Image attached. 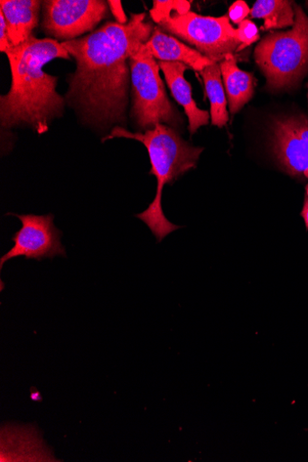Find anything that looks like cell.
Returning <instances> with one entry per match:
<instances>
[{
    "mask_svg": "<svg viewBox=\"0 0 308 462\" xmlns=\"http://www.w3.org/2000/svg\"><path fill=\"white\" fill-rule=\"evenodd\" d=\"M146 14H131L126 24L108 22L86 36L61 42L76 61L66 99L88 123L107 129L126 123L129 59L145 45L154 28Z\"/></svg>",
    "mask_w": 308,
    "mask_h": 462,
    "instance_id": "cell-1",
    "label": "cell"
},
{
    "mask_svg": "<svg viewBox=\"0 0 308 462\" xmlns=\"http://www.w3.org/2000/svg\"><path fill=\"white\" fill-rule=\"evenodd\" d=\"M12 71L10 92L0 97V125L4 131L28 125L39 135L50 130L52 121L63 116L66 99L57 92L59 78L43 68L70 55L59 41L33 36L6 53Z\"/></svg>",
    "mask_w": 308,
    "mask_h": 462,
    "instance_id": "cell-2",
    "label": "cell"
},
{
    "mask_svg": "<svg viewBox=\"0 0 308 462\" xmlns=\"http://www.w3.org/2000/svg\"><path fill=\"white\" fill-rule=\"evenodd\" d=\"M116 138L135 140L147 149L152 163L151 175L157 180L155 199L146 211L136 216L152 231L158 242L182 228L168 221L163 212L162 196L166 184H171L197 166L203 148L194 147L183 140L169 125L158 124L145 133H130L117 125L103 142Z\"/></svg>",
    "mask_w": 308,
    "mask_h": 462,
    "instance_id": "cell-3",
    "label": "cell"
},
{
    "mask_svg": "<svg viewBox=\"0 0 308 462\" xmlns=\"http://www.w3.org/2000/svg\"><path fill=\"white\" fill-rule=\"evenodd\" d=\"M153 20L214 62H221L240 46L228 16L210 17L191 11L189 2H154Z\"/></svg>",
    "mask_w": 308,
    "mask_h": 462,
    "instance_id": "cell-4",
    "label": "cell"
},
{
    "mask_svg": "<svg viewBox=\"0 0 308 462\" xmlns=\"http://www.w3.org/2000/svg\"><path fill=\"white\" fill-rule=\"evenodd\" d=\"M294 24L286 32H274L257 46L254 57L266 75L267 89L294 88L308 71V16L294 4Z\"/></svg>",
    "mask_w": 308,
    "mask_h": 462,
    "instance_id": "cell-5",
    "label": "cell"
},
{
    "mask_svg": "<svg viewBox=\"0 0 308 462\" xmlns=\"http://www.w3.org/2000/svg\"><path fill=\"white\" fill-rule=\"evenodd\" d=\"M132 84L131 116L141 131H149L158 124L174 129L182 123L177 110L170 103L160 76L158 61L142 49L128 60Z\"/></svg>",
    "mask_w": 308,
    "mask_h": 462,
    "instance_id": "cell-6",
    "label": "cell"
},
{
    "mask_svg": "<svg viewBox=\"0 0 308 462\" xmlns=\"http://www.w3.org/2000/svg\"><path fill=\"white\" fill-rule=\"evenodd\" d=\"M102 0H48L42 2V29L62 42L93 32L107 14Z\"/></svg>",
    "mask_w": 308,
    "mask_h": 462,
    "instance_id": "cell-7",
    "label": "cell"
},
{
    "mask_svg": "<svg viewBox=\"0 0 308 462\" xmlns=\"http://www.w3.org/2000/svg\"><path fill=\"white\" fill-rule=\"evenodd\" d=\"M22 222V228L14 234V247L0 260V268L12 259L25 257L27 260L53 259L66 256L61 244L62 233L54 225V217L34 215H13Z\"/></svg>",
    "mask_w": 308,
    "mask_h": 462,
    "instance_id": "cell-8",
    "label": "cell"
},
{
    "mask_svg": "<svg viewBox=\"0 0 308 462\" xmlns=\"http://www.w3.org/2000/svg\"><path fill=\"white\" fill-rule=\"evenodd\" d=\"M274 153L292 177L308 171V118L303 115L279 117L271 127Z\"/></svg>",
    "mask_w": 308,
    "mask_h": 462,
    "instance_id": "cell-9",
    "label": "cell"
},
{
    "mask_svg": "<svg viewBox=\"0 0 308 462\" xmlns=\"http://www.w3.org/2000/svg\"><path fill=\"white\" fill-rule=\"evenodd\" d=\"M158 64L172 96L184 107L189 118L191 135H194L202 125L209 124L210 115L208 111L200 109L192 97L191 86L185 79V72L190 68L179 62L158 61Z\"/></svg>",
    "mask_w": 308,
    "mask_h": 462,
    "instance_id": "cell-10",
    "label": "cell"
},
{
    "mask_svg": "<svg viewBox=\"0 0 308 462\" xmlns=\"http://www.w3.org/2000/svg\"><path fill=\"white\" fill-rule=\"evenodd\" d=\"M145 46L158 61L182 63L200 72L214 62L195 49L184 44L177 37L166 34L159 28H154Z\"/></svg>",
    "mask_w": 308,
    "mask_h": 462,
    "instance_id": "cell-11",
    "label": "cell"
},
{
    "mask_svg": "<svg viewBox=\"0 0 308 462\" xmlns=\"http://www.w3.org/2000/svg\"><path fill=\"white\" fill-rule=\"evenodd\" d=\"M42 2L39 0H2L0 14L5 16L11 44L19 47L33 36L39 22Z\"/></svg>",
    "mask_w": 308,
    "mask_h": 462,
    "instance_id": "cell-12",
    "label": "cell"
},
{
    "mask_svg": "<svg viewBox=\"0 0 308 462\" xmlns=\"http://www.w3.org/2000/svg\"><path fill=\"white\" fill-rule=\"evenodd\" d=\"M229 109L234 116L253 97L256 79L252 73L240 69L235 55H229L219 62Z\"/></svg>",
    "mask_w": 308,
    "mask_h": 462,
    "instance_id": "cell-13",
    "label": "cell"
},
{
    "mask_svg": "<svg viewBox=\"0 0 308 462\" xmlns=\"http://www.w3.org/2000/svg\"><path fill=\"white\" fill-rule=\"evenodd\" d=\"M207 97L210 103V118L213 125L223 128L229 120L228 101L219 63L213 62L201 71Z\"/></svg>",
    "mask_w": 308,
    "mask_h": 462,
    "instance_id": "cell-14",
    "label": "cell"
},
{
    "mask_svg": "<svg viewBox=\"0 0 308 462\" xmlns=\"http://www.w3.org/2000/svg\"><path fill=\"white\" fill-rule=\"evenodd\" d=\"M294 4L287 0H257L250 15L263 20V30L266 31L293 27L295 18Z\"/></svg>",
    "mask_w": 308,
    "mask_h": 462,
    "instance_id": "cell-15",
    "label": "cell"
},
{
    "mask_svg": "<svg viewBox=\"0 0 308 462\" xmlns=\"http://www.w3.org/2000/svg\"><path fill=\"white\" fill-rule=\"evenodd\" d=\"M235 37L240 43L237 52L242 51L259 39L258 29L253 22L246 19L236 29Z\"/></svg>",
    "mask_w": 308,
    "mask_h": 462,
    "instance_id": "cell-16",
    "label": "cell"
},
{
    "mask_svg": "<svg viewBox=\"0 0 308 462\" xmlns=\"http://www.w3.org/2000/svg\"><path fill=\"white\" fill-rule=\"evenodd\" d=\"M251 10L243 0L236 2L229 9V17L236 24H240L250 14Z\"/></svg>",
    "mask_w": 308,
    "mask_h": 462,
    "instance_id": "cell-17",
    "label": "cell"
},
{
    "mask_svg": "<svg viewBox=\"0 0 308 462\" xmlns=\"http://www.w3.org/2000/svg\"><path fill=\"white\" fill-rule=\"evenodd\" d=\"M13 48L8 34L6 21L5 16L0 14V51L6 54Z\"/></svg>",
    "mask_w": 308,
    "mask_h": 462,
    "instance_id": "cell-18",
    "label": "cell"
},
{
    "mask_svg": "<svg viewBox=\"0 0 308 462\" xmlns=\"http://www.w3.org/2000/svg\"><path fill=\"white\" fill-rule=\"evenodd\" d=\"M107 5L112 14L117 19L118 23L126 24L129 22L122 7V4L121 2H119V0H117H117H109V2H107Z\"/></svg>",
    "mask_w": 308,
    "mask_h": 462,
    "instance_id": "cell-19",
    "label": "cell"
},
{
    "mask_svg": "<svg viewBox=\"0 0 308 462\" xmlns=\"http://www.w3.org/2000/svg\"><path fill=\"white\" fill-rule=\"evenodd\" d=\"M301 216L304 221L305 227L308 230V184L305 188V198Z\"/></svg>",
    "mask_w": 308,
    "mask_h": 462,
    "instance_id": "cell-20",
    "label": "cell"
},
{
    "mask_svg": "<svg viewBox=\"0 0 308 462\" xmlns=\"http://www.w3.org/2000/svg\"><path fill=\"white\" fill-rule=\"evenodd\" d=\"M304 177L308 180V171L304 173Z\"/></svg>",
    "mask_w": 308,
    "mask_h": 462,
    "instance_id": "cell-21",
    "label": "cell"
},
{
    "mask_svg": "<svg viewBox=\"0 0 308 462\" xmlns=\"http://www.w3.org/2000/svg\"><path fill=\"white\" fill-rule=\"evenodd\" d=\"M307 88H308V86H307ZM307 99H308V94H307Z\"/></svg>",
    "mask_w": 308,
    "mask_h": 462,
    "instance_id": "cell-22",
    "label": "cell"
}]
</instances>
